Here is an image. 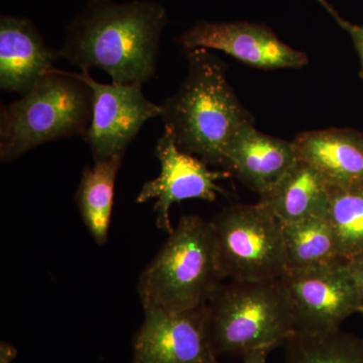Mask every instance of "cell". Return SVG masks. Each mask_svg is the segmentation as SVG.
Listing matches in <instances>:
<instances>
[{"label": "cell", "instance_id": "1", "mask_svg": "<svg viewBox=\"0 0 363 363\" xmlns=\"http://www.w3.org/2000/svg\"><path fill=\"white\" fill-rule=\"evenodd\" d=\"M166 23L157 2L92 0L69 25L60 58L81 71L101 69L114 83L143 85L156 74Z\"/></svg>", "mask_w": 363, "mask_h": 363}, {"label": "cell", "instance_id": "2", "mask_svg": "<svg viewBox=\"0 0 363 363\" xmlns=\"http://www.w3.org/2000/svg\"><path fill=\"white\" fill-rule=\"evenodd\" d=\"M188 73L161 104L164 130L184 152L222 167L238 131L255 123L227 78V66L207 49L187 52Z\"/></svg>", "mask_w": 363, "mask_h": 363}, {"label": "cell", "instance_id": "3", "mask_svg": "<svg viewBox=\"0 0 363 363\" xmlns=\"http://www.w3.org/2000/svg\"><path fill=\"white\" fill-rule=\"evenodd\" d=\"M223 279L210 221L185 215L140 274L138 291L143 310L185 311L206 305Z\"/></svg>", "mask_w": 363, "mask_h": 363}, {"label": "cell", "instance_id": "4", "mask_svg": "<svg viewBox=\"0 0 363 363\" xmlns=\"http://www.w3.org/2000/svg\"><path fill=\"white\" fill-rule=\"evenodd\" d=\"M92 117V91L76 73L52 69L20 99L2 105L0 160L16 161L44 143L83 136Z\"/></svg>", "mask_w": 363, "mask_h": 363}, {"label": "cell", "instance_id": "5", "mask_svg": "<svg viewBox=\"0 0 363 363\" xmlns=\"http://www.w3.org/2000/svg\"><path fill=\"white\" fill-rule=\"evenodd\" d=\"M206 310L210 340L218 357L272 351L297 333L279 279L222 283Z\"/></svg>", "mask_w": 363, "mask_h": 363}, {"label": "cell", "instance_id": "6", "mask_svg": "<svg viewBox=\"0 0 363 363\" xmlns=\"http://www.w3.org/2000/svg\"><path fill=\"white\" fill-rule=\"evenodd\" d=\"M210 224L224 279L272 281L286 271L283 224L262 202L224 208Z\"/></svg>", "mask_w": 363, "mask_h": 363}, {"label": "cell", "instance_id": "7", "mask_svg": "<svg viewBox=\"0 0 363 363\" xmlns=\"http://www.w3.org/2000/svg\"><path fill=\"white\" fill-rule=\"evenodd\" d=\"M279 279L288 296L297 333L324 335L338 330L344 318L363 302L345 260L286 269Z\"/></svg>", "mask_w": 363, "mask_h": 363}, {"label": "cell", "instance_id": "8", "mask_svg": "<svg viewBox=\"0 0 363 363\" xmlns=\"http://www.w3.org/2000/svg\"><path fill=\"white\" fill-rule=\"evenodd\" d=\"M77 75L92 91V117L82 138L89 145L94 162L124 156L143 124L161 117V105L145 96L143 85L104 84L97 82L89 71Z\"/></svg>", "mask_w": 363, "mask_h": 363}, {"label": "cell", "instance_id": "9", "mask_svg": "<svg viewBox=\"0 0 363 363\" xmlns=\"http://www.w3.org/2000/svg\"><path fill=\"white\" fill-rule=\"evenodd\" d=\"M156 157L161 164L157 178L145 182L136 197V203L156 200L157 227L166 233L174 230L169 220V209L184 200L202 199L214 202L224 190L217 184L228 178V171H213L199 157L184 152L177 145L173 136L164 130L156 145Z\"/></svg>", "mask_w": 363, "mask_h": 363}, {"label": "cell", "instance_id": "10", "mask_svg": "<svg viewBox=\"0 0 363 363\" xmlns=\"http://www.w3.org/2000/svg\"><path fill=\"white\" fill-rule=\"evenodd\" d=\"M206 305L185 311L150 308L133 341V363H219Z\"/></svg>", "mask_w": 363, "mask_h": 363}, {"label": "cell", "instance_id": "11", "mask_svg": "<svg viewBox=\"0 0 363 363\" xmlns=\"http://www.w3.org/2000/svg\"><path fill=\"white\" fill-rule=\"evenodd\" d=\"M178 42L185 51L217 50L262 70L300 69L309 63L307 54L285 44L269 26L250 21H199Z\"/></svg>", "mask_w": 363, "mask_h": 363}, {"label": "cell", "instance_id": "12", "mask_svg": "<svg viewBox=\"0 0 363 363\" xmlns=\"http://www.w3.org/2000/svg\"><path fill=\"white\" fill-rule=\"evenodd\" d=\"M293 142L243 126L227 147L223 168L262 196L271 192L298 162Z\"/></svg>", "mask_w": 363, "mask_h": 363}, {"label": "cell", "instance_id": "13", "mask_svg": "<svg viewBox=\"0 0 363 363\" xmlns=\"http://www.w3.org/2000/svg\"><path fill=\"white\" fill-rule=\"evenodd\" d=\"M60 58L45 44L32 21L16 16L0 20V88L25 95L55 69Z\"/></svg>", "mask_w": 363, "mask_h": 363}, {"label": "cell", "instance_id": "14", "mask_svg": "<svg viewBox=\"0 0 363 363\" xmlns=\"http://www.w3.org/2000/svg\"><path fill=\"white\" fill-rule=\"evenodd\" d=\"M298 159L316 169L330 187L363 186V142L341 130L305 131L293 140Z\"/></svg>", "mask_w": 363, "mask_h": 363}, {"label": "cell", "instance_id": "15", "mask_svg": "<svg viewBox=\"0 0 363 363\" xmlns=\"http://www.w3.org/2000/svg\"><path fill=\"white\" fill-rule=\"evenodd\" d=\"M331 187L307 162L298 160L295 167L271 192L260 197L283 225L298 223L327 214Z\"/></svg>", "mask_w": 363, "mask_h": 363}, {"label": "cell", "instance_id": "16", "mask_svg": "<svg viewBox=\"0 0 363 363\" xmlns=\"http://www.w3.org/2000/svg\"><path fill=\"white\" fill-rule=\"evenodd\" d=\"M123 157H112L86 167L76 192L79 212L98 245H104L108 238L117 174Z\"/></svg>", "mask_w": 363, "mask_h": 363}, {"label": "cell", "instance_id": "17", "mask_svg": "<svg viewBox=\"0 0 363 363\" xmlns=\"http://www.w3.org/2000/svg\"><path fill=\"white\" fill-rule=\"evenodd\" d=\"M283 229L286 269H311L345 260L327 215L283 225Z\"/></svg>", "mask_w": 363, "mask_h": 363}, {"label": "cell", "instance_id": "18", "mask_svg": "<svg viewBox=\"0 0 363 363\" xmlns=\"http://www.w3.org/2000/svg\"><path fill=\"white\" fill-rule=\"evenodd\" d=\"M327 218L330 222L343 259L363 252V186L331 187Z\"/></svg>", "mask_w": 363, "mask_h": 363}, {"label": "cell", "instance_id": "19", "mask_svg": "<svg viewBox=\"0 0 363 363\" xmlns=\"http://www.w3.org/2000/svg\"><path fill=\"white\" fill-rule=\"evenodd\" d=\"M285 346L286 363H363V345L339 330L324 335L296 333Z\"/></svg>", "mask_w": 363, "mask_h": 363}, {"label": "cell", "instance_id": "20", "mask_svg": "<svg viewBox=\"0 0 363 363\" xmlns=\"http://www.w3.org/2000/svg\"><path fill=\"white\" fill-rule=\"evenodd\" d=\"M334 18L337 21L339 26H342L346 32L350 33L355 47H357L358 54H359L360 60H362V75L363 76V26L352 25V23L342 20L338 14Z\"/></svg>", "mask_w": 363, "mask_h": 363}, {"label": "cell", "instance_id": "21", "mask_svg": "<svg viewBox=\"0 0 363 363\" xmlns=\"http://www.w3.org/2000/svg\"><path fill=\"white\" fill-rule=\"evenodd\" d=\"M348 266H350L353 278H354L355 281H357V285L358 289H359V292L362 294L363 300V252L359 257H354V259L350 260V262H348Z\"/></svg>", "mask_w": 363, "mask_h": 363}, {"label": "cell", "instance_id": "22", "mask_svg": "<svg viewBox=\"0 0 363 363\" xmlns=\"http://www.w3.org/2000/svg\"><path fill=\"white\" fill-rule=\"evenodd\" d=\"M16 357V348L11 344L2 341L0 344V363H13Z\"/></svg>", "mask_w": 363, "mask_h": 363}, {"label": "cell", "instance_id": "23", "mask_svg": "<svg viewBox=\"0 0 363 363\" xmlns=\"http://www.w3.org/2000/svg\"><path fill=\"white\" fill-rule=\"evenodd\" d=\"M271 351L257 350L245 354L242 363H267V355Z\"/></svg>", "mask_w": 363, "mask_h": 363}, {"label": "cell", "instance_id": "24", "mask_svg": "<svg viewBox=\"0 0 363 363\" xmlns=\"http://www.w3.org/2000/svg\"><path fill=\"white\" fill-rule=\"evenodd\" d=\"M317 1L319 2L322 6H324V9H326V11H328L329 13L332 14L334 18L337 16V13L332 9V6L326 1V0H317Z\"/></svg>", "mask_w": 363, "mask_h": 363}]
</instances>
